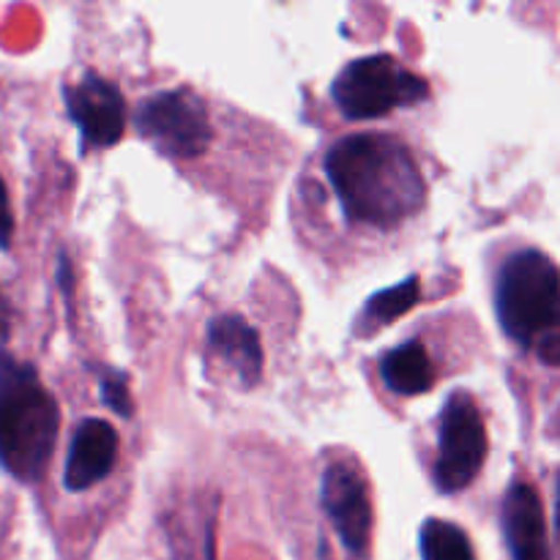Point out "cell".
<instances>
[{"label":"cell","mask_w":560,"mask_h":560,"mask_svg":"<svg viewBox=\"0 0 560 560\" xmlns=\"http://www.w3.org/2000/svg\"><path fill=\"white\" fill-rule=\"evenodd\" d=\"M326 175L345 217L366 228H397L427 202L424 175L410 148L381 131L350 135L331 145Z\"/></svg>","instance_id":"cell-1"},{"label":"cell","mask_w":560,"mask_h":560,"mask_svg":"<svg viewBox=\"0 0 560 560\" xmlns=\"http://www.w3.org/2000/svg\"><path fill=\"white\" fill-rule=\"evenodd\" d=\"M60 410L36 366L0 350V470L38 485L58 443Z\"/></svg>","instance_id":"cell-2"},{"label":"cell","mask_w":560,"mask_h":560,"mask_svg":"<svg viewBox=\"0 0 560 560\" xmlns=\"http://www.w3.org/2000/svg\"><path fill=\"white\" fill-rule=\"evenodd\" d=\"M495 312L509 339L558 366L560 282L552 257L539 249L514 252L498 271Z\"/></svg>","instance_id":"cell-3"},{"label":"cell","mask_w":560,"mask_h":560,"mask_svg":"<svg viewBox=\"0 0 560 560\" xmlns=\"http://www.w3.org/2000/svg\"><path fill=\"white\" fill-rule=\"evenodd\" d=\"M331 98L348 120H372L430 98V85L392 55H366L331 82Z\"/></svg>","instance_id":"cell-4"},{"label":"cell","mask_w":560,"mask_h":560,"mask_svg":"<svg viewBox=\"0 0 560 560\" xmlns=\"http://www.w3.org/2000/svg\"><path fill=\"white\" fill-rule=\"evenodd\" d=\"M137 131L170 159H197L213 140L208 107L191 88L153 93L137 107Z\"/></svg>","instance_id":"cell-5"},{"label":"cell","mask_w":560,"mask_h":560,"mask_svg":"<svg viewBox=\"0 0 560 560\" xmlns=\"http://www.w3.org/2000/svg\"><path fill=\"white\" fill-rule=\"evenodd\" d=\"M487 427L481 410L468 392H457L448 397L441 413L438 430V463L435 487L443 495H457L468 490L481 474L487 459Z\"/></svg>","instance_id":"cell-6"},{"label":"cell","mask_w":560,"mask_h":560,"mask_svg":"<svg viewBox=\"0 0 560 560\" xmlns=\"http://www.w3.org/2000/svg\"><path fill=\"white\" fill-rule=\"evenodd\" d=\"M320 503L345 550L355 558L366 556L372 539V498L361 470L345 459L328 465L320 479Z\"/></svg>","instance_id":"cell-7"},{"label":"cell","mask_w":560,"mask_h":560,"mask_svg":"<svg viewBox=\"0 0 560 560\" xmlns=\"http://www.w3.org/2000/svg\"><path fill=\"white\" fill-rule=\"evenodd\" d=\"M63 98L69 118L82 135V151L118 145L126 126V102L113 82L85 71L74 85H66Z\"/></svg>","instance_id":"cell-8"},{"label":"cell","mask_w":560,"mask_h":560,"mask_svg":"<svg viewBox=\"0 0 560 560\" xmlns=\"http://www.w3.org/2000/svg\"><path fill=\"white\" fill-rule=\"evenodd\" d=\"M118 459V432L104 419H85L71 438L63 485L69 492H85L107 479Z\"/></svg>","instance_id":"cell-9"},{"label":"cell","mask_w":560,"mask_h":560,"mask_svg":"<svg viewBox=\"0 0 560 560\" xmlns=\"http://www.w3.org/2000/svg\"><path fill=\"white\" fill-rule=\"evenodd\" d=\"M503 534L512 560H552L541 498L534 487L512 485L503 498Z\"/></svg>","instance_id":"cell-10"},{"label":"cell","mask_w":560,"mask_h":560,"mask_svg":"<svg viewBox=\"0 0 560 560\" xmlns=\"http://www.w3.org/2000/svg\"><path fill=\"white\" fill-rule=\"evenodd\" d=\"M208 350L235 372L244 388L260 383L262 345L257 328L241 315H219L208 323Z\"/></svg>","instance_id":"cell-11"},{"label":"cell","mask_w":560,"mask_h":560,"mask_svg":"<svg viewBox=\"0 0 560 560\" xmlns=\"http://www.w3.org/2000/svg\"><path fill=\"white\" fill-rule=\"evenodd\" d=\"M381 377L388 392L399 397H419L435 386V366L419 339L397 345L381 361Z\"/></svg>","instance_id":"cell-12"},{"label":"cell","mask_w":560,"mask_h":560,"mask_svg":"<svg viewBox=\"0 0 560 560\" xmlns=\"http://www.w3.org/2000/svg\"><path fill=\"white\" fill-rule=\"evenodd\" d=\"M421 299V282L419 277H408L399 284H394L392 290H381V293L372 295L364 304L361 315L355 317L353 334L355 337H372V334L381 331L388 323L399 320L402 315H408Z\"/></svg>","instance_id":"cell-13"},{"label":"cell","mask_w":560,"mask_h":560,"mask_svg":"<svg viewBox=\"0 0 560 560\" xmlns=\"http://www.w3.org/2000/svg\"><path fill=\"white\" fill-rule=\"evenodd\" d=\"M421 560H476L468 534L448 520L430 517L421 525Z\"/></svg>","instance_id":"cell-14"},{"label":"cell","mask_w":560,"mask_h":560,"mask_svg":"<svg viewBox=\"0 0 560 560\" xmlns=\"http://www.w3.org/2000/svg\"><path fill=\"white\" fill-rule=\"evenodd\" d=\"M98 392H102L104 405H107L113 413L131 419L135 413V402H131L129 394V377L120 370H98Z\"/></svg>","instance_id":"cell-15"},{"label":"cell","mask_w":560,"mask_h":560,"mask_svg":"<svg viewBox=\"0 0 560 560\" xmlns=\"http://www.w3.org/2000/svg\"><path fill=\"white\" fill-rule=\"evenodd\" d=\"M14 238V211H11L9 191H5L3 178H0V249H9Z\"/></svg>","instance_id":"cell-16"},{"label":"cell","mask_w":560,"mask_h":560,"mask_svg":"<svg viewBox=\"0 0 560 560\" xmlns=\"http://www.w3.org/2000/svg\"><path fill=\"white\" fill-rule=\"evenodd\" d=\"M11 328V315H9V304H5V295L0 293V339L9 337Z\"/></svg>","instance_id":"cell-17"}]
</instances>
